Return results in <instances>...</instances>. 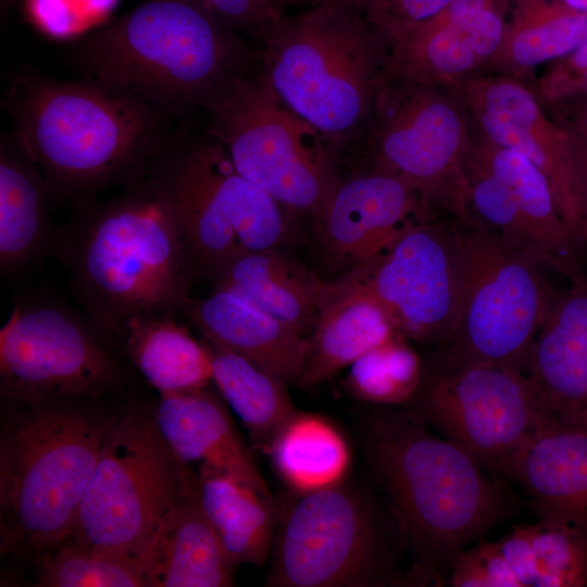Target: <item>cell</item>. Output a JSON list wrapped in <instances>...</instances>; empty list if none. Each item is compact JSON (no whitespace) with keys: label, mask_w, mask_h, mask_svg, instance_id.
I'll list each match as a JSON object with an SVG mask.
<instances>
[{"label":"cell","mask_w":587,"mask_h":587,"mask_svg":"<svg viewBox=\"0 0 587 587\" xmlns=\"http://www.w3.org/2000/svg\"><path fill=\"white\" fill-rule=\"evenodd\" d=\"M361 435L410 558L404 586H441L455 557L516 511L491 472L408 405H379L363 416Z\"/></svg>","instance_id":"cell-1"},{"label":"cell","mask_w":587,"mask_h":587,"mask_svg":"<svg viewBox=\"0 0 587 587\" xmlns=\"http://www.w3.org/2000/svg\"><path fill=\"white\" fill-rule=\"evenodd\" d=\"M3 108L48 185L52 204L74 207L143 180L171 139L170 115L92 78L18 75Z\"/></svg>","instance_id":"cell-2"},{"label":"cell","mask_w":587,"mask_h":587,"mask_svg":"<svg viewBox=\"0 0 587 587\" xmlns=\"http://www.w3.org/2000/svg\"><path fill=\"white\" fill-rule=\"evenodd\" d=\"M52 255L83 311L114 341L132 316H176L196 274L148 176L113 198L75 205L57 227Z\"/></svg>","instance_id":"cell-3"},{"label":"cell","mask_w":587,"mask_h":587,"mask_svg":"<svg viewBox=\"0 0 587 587\" xmlns=\"http://www.w3.org/2000/svg\"><path fill=\"white\" fill-rule=\"evenodd\" d=\"M252 49L197 0H148L90 35L77 53L88 78L170 116L203 108L261 65Z\"/></svg>","instance_id":"cell-4"},{"label":"cell","mask_w":587,"mask_h":587,"mask_svg":"<svg viewBox=\"0 0 587 587\" xmlns=\"http://www.w3.org/2000/svg\"><path fill=\"white\" fill-rule=\"evenodd\" d=\"M86 397L20 404L0 435V551L36 564L70 539L104 440L118 414Z\"/></svg>","instance_id":"cell-5"},{"label":"cell","mask_w":587,"mask_h":587,"mask_svg":"<svg viewBox=\"0 0 587 587\" xmlns=\"http://www.w3.org/2000/svg\"><path fill=\"white\" fill-rule=\"evenodd\" d=\"M392 41L365 13L332 1L282 17L262 41L264 77L335 154L363 139Z\"/></svg>","instance_id":"cell-6"},{"label":"cell","mask_w":587,"mask_h":587,"mask_svg":"<svg viewBox=\"0 0 587 587\" xmlns=\"http://www.w3.org/2000/svg\"><path fill=\"white\" fill-rule=\"evenodd\" d=\"M160 193L195 273L239 254L282 248L291 238L288 214L242 176L224 146L207 133L170 139L148 175Z\"/></svg>","instance_id":"cell-7"},{"label":"cell","mask_w":587,"mask_h":587,"mask_svg":"<svg viewBox=\"0 0 587 587\" xmlns=\"http://www.w3.org/2000/svg\"><path fill=\"white\" fill-rule=\"evenodd\" d=\"M202 111L205 133L224 146L242 176L290 214L314 216L339 180L336 154L282 100L261 65L228 84Z\"/></svg>","instance_id":"cell-8"},{"label":"cell","mask_w":587,"mask_h":587,"mask_svg":"<svg viewBox=\"0 0 587 587\" xmlns=\"http://www.w3.org/2000/svg\"><path fill=\"white\" fill-rule=\"evenodd\" d=\"M404 552L388 512L344 483L301 495L287 511L266 579L273 587L404 586Z\"/></svg>","instance_id":"cell-9"},{"label":"cell","mask_w":587,"mask_h":587,"mask_svg":"<svg viewBox=\"0 0 587 587\" xmlns=\"http://www.w3.org/2000/svg\"><path fill=\"white\" fill-rule=\"evenodd\" d=\"M460 296L453 328L440 349L467 362L524 374L530 346L554 296L541 265L505 243L474 214L453 218Z\"/></svg>","instance_id":"cell-10"},{"label":"cell","mask_w":587,"mask_h":587,"mask_svg":"<svg viewBox=\"0 0 587 587\" xmlns=\"http://www.w3.org/2000/svg\"><path fill=\"white\" fill-rule=\"evenodd\" d=\"M363 139L371 170L411 185L433 213L473 215L472 122L453 87L385 78Z\"/></svg>","instance_id":"cell-11"},{"label":"cell","mask_w":587,"mask_h":587,"mask_svg":"<svg viewBox=\"0 0 587 587\" xmlns=\"http://www.w3.org/2000/svg\"><path fill=\"white\" fill-rule=\"evenodd\" d=\"M197 482L153 412L129 409L104 440L70 539L140 560L166 510Z\"/></svg>","instance_id":"cell-12"},{"label":"cell","mask_w":587,"mask_h":587,"mask_svg":"<svg viewBox=\"0 0 587 587\" xmlns=\"http://www.w3.org/2000/svg\"><path fill=\"white\" fill-rule=\"evenodd\" d=\"M126 358L84 311L24 294L0 332V391L16 404L98 398L129 382Z\"/></svg>","instance_id":"cell-13"},{"label":"cell","mask_w":587,"mask_h":587,"mask_svg":"<svg viewBox=\"0 0 587 587\" xmlns=\"http://www.w3.org/2000/svg\"><path fill=\"white\" fill-rule=\"evenodd\" d=\"M404 405L500 476L534 438L558 423L523 373L441 350L423 364L420 385Z\"/></svg>","instance_id":"cell-14"},{"label":"cell","mask_w":587,"mask_h":587,"mask_svg":"<svg viewBox=\"0 0 587 587\" xmlns=\"http://www.w3.org/2000/svg\"><path fill=\"white\" fill-rule=\"evenodd\" d=\"M345 274L373 298L402 337L439 346L448 339L460 296L453 221H424L383 255Z\"/></svg>","instance_id":"cell-15"},{"label":"cell","mask_w":587,"mask_h":587,"mask_svg":"<svg viewBox=\"0 0 587 587\" xmlns=\"http://www.w3.org/2000/svg\"><path fill=\"white\" fill-rule=\"evenodd\" d=\"M473 123L490 140L528 159L545 176L557 208L587 248V207L567 137L527 80L478 73L452 86Z\"/></svg>","instance_id":"cell-16"},{"label":"cell","mask_w":587,"mask_h":587,"mask_svg":"<svg viewBox=\"0 0 587 587\" xmlns=\"http://www.w3.org/2000/svg\"><path fill=\"white\" fill-rule=\"evenodd\" d=\"M432 214L411 185L370 170L338 180L313 216L315 242L335 268L350 272L383 255Z\"/></svg>","instance_id":"cell-17"},{"label":"cell","mask_w":587,"mask_h":587,"mask_svg":"<svg viewBox=\"0 0 587 587\" xmlns=\"http://www.w3.org/2000/svg\"><path fill=\"white\" fill-rule=\"evenodd\" d=\"M503 29L502 0H454L394 37L385 78L452 87L486 72Z\"/></svg>","instance_id":"cell-18"},{"label":"cell","mask_w":587,"mask_h":587,"mask_svg":"<svg viewBox=\"0 0 587 587\" xmlns=\"http://www.w3.org/2000/svg\"><path fill=\"white\" fill-rule=\"evenodd\" d=\"M524 375L559 424L587 427V282L554 294Z\"/></svg>","instance_id":"cell-19"},{"label":"cell","mask_w":587,"mask_h":587,"mask_svg":"<svg viewBox=\"0 0 587 587\" xmlns=\"http://www.w3.org/2000/svg\"><path fill=\"white\" fill-rule=\"evenodd\" d=\"M502 476L524 489L538 521L587 545V427L552 424L509 463Z\"/></svg>","instance_id":"cell-20"},{"label":"cell","mask_w":587,"mask_h":587,"mask_svg":"<svg viewBox=\"0 0 587 587\" xmlns=\"http://www.w3.org/2000/svg\"><path fill=\"white\" fill-rule=\"evenodd\" d=\"M153 416L175 455L233 475L271 495L229 413L208 387L159 394Z\"/></svg>","instance_id":"cell-21"},{"label":"cell","mask_w":587,"mask_h":587,"mask_svg":"<svg viewBox=\"0 0 587 587\" xmlns=\"http://www.w3.org/2000/svg\"><path fill=\"white\" fill-rule=\"evenodd\" d=\"M202 333L246 358L285 384L300 377L307 355V337L241 297L215 290L211 296L188 298L180 311Z\"/></svg>","instance_id":"cell-22"},{"label":"cell","mask_w":587,"mask_h":587,"mask_svg":"<svg viewBox=\"0 0 587 587\" xmlns=\"http://www.w3.org/2000/svg\"><path fill=\"white\" fill-rule=\"evenodd\" d=\"M146 587H226L235 565L205 516L198 482L164 513L140 558Z\"/></svg>","instance_id":"cell-23"},{"label":"cell","mask_w":587,"mask_h":587,"mask_svg":"<svg viewBox=\"0 0 587 587\" xmlns=\"http://www.w3.org/2000/svg\"><path fill=\"white\" fill-rule=\"evenodd\" d=\"M46 179L21 140H0V272L17 276L52 255L57 227Z\"/></svg>","instance_id":"cell-24"},{"label":"cell","mask_w":587,"mask_h":587,"mask_svg":"<svg viewBox=\"0 0 587 587\" xmlns=\"http://www.w3.org/2000/svg\"><path fill=\"white\" fill-rule=\"evenodd\" d=\"M396 335L384 311L350 275L326 282L296 385L316 386Z\"/></svg>","instance_id":"cell-25"},{"label":"cell","mask_w":587,"mask_h":587,"mask_svg":"<svg viewBox=\"0 0 587 587\" xmlns=\"http://www.w3.org/2000/svg\"><path fill=\"white\" fill-rule=\"evenodd\" d=\"M471 122L472 152L511 190L536 242L541 265L571 285L587 282L585 249L562 218L545 176L523 154L494 142Z\"/></svg>","instance_id":"cell-26"},{"label":"cell","mask_w":587,"mask_h":587,"mask_svg":"<svg viewBox=\"0 0 587 587\" xmlns=\"http://www.w3.org/2000/svg\"><path fill=\"white\" fill-rule=\"evenodd\" d=\"M203 276L215 290L241 297L305 337L315 324L326 286L280 248L236 255L215 264Z\"/></svg>","instance_id":"cell-27"},{"label":"cell","mask_w":587,"mask_h":587,"mask_svg":"<svg viewBox=\"0 0 587 587\" xmlns=\"http://www.w3.org/2000/svg\"><path fill=\"white\" fill-rule=\"evenodd\" d=\"M115 344L159 394L208 387L212 359L202 340L166 314H140L121 326Z\"/></svg>","instance_id":"cell-28"},{"label":"cell","mask_w":587,"mask_h":587,"mask_svg":"<svg viewBox=\"0 0 587 587\" xmlns=\"http://www.w3.org/2000/svg\"><path fill=\"white\" fill-rule=\"evenodd\" d=\"M500 49L486 72L529 82L534 67L561 58L587 40V15L563 0H502Z\"/></svg>","instance_id":"cell-29"},{"label":"cell","mask_w":587,"mask_h":587,"mask_svg":"<svg viewBox=\"0 0 587 587\" xmlns=\"http://www.w3.org/2000/svg\"><path fill=\"white\" fill-rule=\"evenodd\" d=\"M197 473L200 504L230 562L262 565L274 538L272 496L207 465Z\"/></svg>","instance_id":"cell-30"},{"label":"cell","mask_w":587,"mask_h":587,"mask_svg":"<svg viewBox=\"0 0 587 587\" xmlns=\"http://www.w3.org/2000/svg\"><path fill=\"white\" fill-rule=\"evenodd\" d=\"M267 452L278 475L300 496L341 484L351 462L349 445L336 426L297 410Z\"/></svg>","instance_id":"cell-31"},{"label":"cell","mask_w":587,"mask_h":587,"mask_svg":"<svg viewBox=\"0 0 587 587\" xmlns=\"http://www.w3.org/2000/svg\"><path fill=\"white\" fill-rule=\"evenodd\" d=\"M212 359V382L239 416L257 447L268 451L296 412L285 383L236 352L203 338Z\"/></svg>","instance_id":"cell-32"},{"label":"cell","mask_w":587,"mask_h":587,"mask_svg":"<svg viewBox=\"0 0 587 587\" xmlns=\"http://www.w3.org/2000/svg\"><path fill=\"white\" fill-rule=\"evenodd\" d=\"M35 565L40 587H146L138 558L72 539Z\"/></svg>","instance_id":"cell-33"},{"label":"cell","mask_w":587,"mask_h":587,"mask_svg":"<svg viewBox=\"0 0 587 587\" xmlns=\"http://www.w3.org/2000/svg\"><path fill=\"white\" fill-rule=\"evenodd\" d=\"M403 339L396 335L349 365L345 384L355 399L376 407L404 405L412 399L423 363Z\"/></svg>","instance_id":"cell-34"},{"label":"cell","mask_w":587,"mask_h":587,"mask_svg":"<svg viewBox=\"0 0 587 587\" xmlns=\"http://www.w3.org/2000/svg\"><path fill=\"white\" fill-rule=\"evenodd\" d=\"M467 179L472 213L505 243L541 265L536 242L511 190L473 152L467 164Z\"/></svg>","instance_id":"cell-35"},{"label":"cell","mask_w":587,"mask_h":587,"mask_svg":"<svg viewBox=\"0 0 587 587\" xmlns=\"http://www.w3.org/2000/svg\"><path fill=\"white\" fill-rule=\"evenodd\" d=\"M533 586H587V545L570 532L537 521L533 524Z\"/></svg>","instance_id":"cell-36"},{"label":"cell","mask_w":587,"mask_h":587,"mask_svg":"<svg viewBox=\"0 0 587 587\" xmlns=\"http://www.w3.org/2000/svg\"><path fill=\"white\" fill-rule=\"evenodd\" d=\"M447 583L452 587H520L498 542L485 538L463 549L454 559Z\"/></svg>","instance_id":"cell-37"},{"label":"cell","mask_w":587,"mask_h":587,"mask_svg":"<svg viewBox=\"0 0 587 587\" xmlns=\"http://www.w3.org/2000/svg\"><path fill=\"white\" fill-rule=\"evenodd\" d=\"M210 13L237 34L257 38L261 43L284 12L273 0H197Z\"/></svg>","instance_id":"cell-38"},{"label":"cell","mask_w":587,"mask_h":587,"mask_svg":"<svg viewBox=\"0 0 587 587\" xmlns=\"http://www.w3.org/2000/svg\"><path fill=\"white\" fill-rule=\"evenodd\" d=\"M454 0H378L366 14L391 39L402 30L424 22Z\"/></svg>","instance_id":"cell-39"},{"label":"cell","mask_w":587,"mask_h":587,"mask_svg":"<svg viewBox=\"0 0 587 587\" xmlns=\"http://www.w3.org/2000/svg\"><path fill=\"white\" fill-rule=\"evenodd\" d=\"M497 542L508 567L520 587L533 586V524L515 525Z\"/></svg>","instance_id":"cell-40"},{"label":"cell","mask_w":587,"mask_h":587,"mask_svg":"<svg viewBox=\"0 0 587 587\" xmlns=\"http://www.w3.org/2000/svg\"><path fill=\"white\" fill-rule=\"evenodd\" d=\"M548 112L565 132L571 157L587 207V128L555 112L550 110Z\"/></svg>","instance_id":"cell-41"},{"label":"cell","mask_w":587,"mask_h":587,"mask_svg":"<svg viewBox=\"0 0 587 587\" xmlns=\"http://www.w3.org/2000/svg\"><path fill=\"white\" fill-rule=\"evenodd\" d=\"M542 104L548 110L565 116L587 128V95Z\"/></svg>","instance_id":"cell-42"},{"label":"cell","mask_w":587,"mask_h":587,"mask_svg":"<svg viewBox=\"0 0 587 587\" xmlns=\"http://www.w3.org/2000/svg\"><path fill=\"white\" fill-rule=\"evenodd\" d=\"M587 95V70L560 85L542 103H552L563 99Z\"/></svg>","instance_id":"cell-43"},{"label":"cell","mask_w":587,"mask_h":587,"mask_svg":"<svg viewBox=\"0 0 587 587\" xmlns=\"http://www.w3.org/2000/svg\"><path fill=\"white\" fill-rule=\"evenodd\" d=\"M321 1H332L340 4H345L357 10L362 11L367 14L378 2V0H321ZM320 1V2H321Z\"/></svg>","instance_id":"cell-44"},{"label":"cell","mask_w":587,"mask_h":587,"mask_svg":"<svg viewBox=\"0 0 587 587\" xmlns=\"http://www.w3.org/2000/svg\"><path fill=\"white\" fill-rule=\"evenodd\" d=\"M275 5L283 11L286 7H298L305 3L311 5L319 3L321 0H273Z\"/></svg>","instance_id":"cell-45"},{"label":"cell","mask_w":587,"mask_h":587,"mask_svg":"<svg viewBox=\"0 0 587 587\" xmlns=\"http://www.w3.org/2000/svg\"><path fill=\"white\" fill-rule=\"evenodd\" d=\"M571 8L587 15V0H563Z\"/></svg>","instance_id":"cell-46"},{"label":"cell","mask_w":587,"mask_h":587,"mask_svg":"<svg viewBox=\"0 0 587 587\" xmlns=\"http://www.w3.org/2000/svg\"><path fill=\"white\" fill-rule=\"evenodd\" d=\"M15 2L16 0H0L1 13H7Z\"/></svg>","instance_id":"cell-47"}]
</instances>
